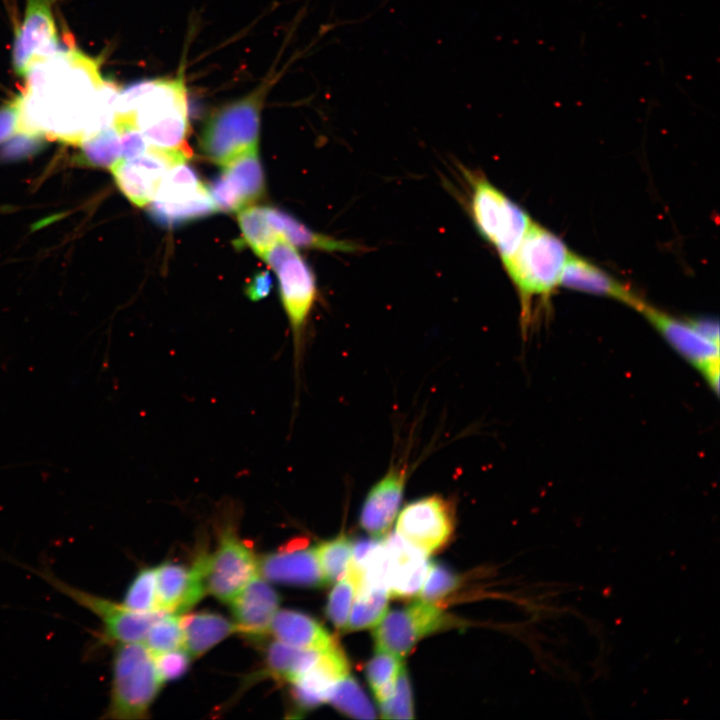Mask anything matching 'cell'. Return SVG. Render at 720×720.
Segmentation results:
<instances>
[{"label":"cell","mask_w":720,"mask_h":720,"mask_svg":"<svg viewBox=\"0 0 720 720\" xmlns=\"http://www.w3.org/2000/svg\"><path fill=\"white\" fill-rule=\"evenodd\" d=\"M321 653L320 650L297 648L275 640L265 650L264 675L290 683L312 667Z\"/></svg>","instance_id":"27"},{"label":"cell","mask_w":720,"mask_h":720,"mask_svg":"<svg viewBox=\"0 0 720 720\" xmlns=\"http://www.w3.org/2000/svg\"><path fill=\"white\" fill-rule=\"evenodd\" d=\"M455 528V509L440 495L407 504L397 517L395 533L427 556L442 549Z\"/></svg>","instance_id":"11"},{"label":"cell","mask_w":720,"mask_h":720,"mask_svg":"<svg viewBox=\"0 0 720 720\" xmlns=\"http://www.w3.org/2000/svg\"><path fill=\"white\" fill-rule=\"evenodd\" d=\"M361 580V573L351 564L344 578L336 582L328 596L325 613L338 629H345Z\"/></svg>","instance_id":"34"},{"label":"cell","mask_w":720,"mask_h":720,"mask_svg":"<svg viewBox=\"0 0 720 720\" xmlns=\"http://www.w3.org/2000/svg\"><path fill=\"white\" fill-rule=\"evenodd\" d=\"M349 671V662L335 642L322 651L312 667L290 682L297 708L307 711L327 702L332 687L339 679L348 675Z\"/></svg>","instance_id":"19"},{"label":"cell","mask_w":720,"mask_h":720,"mask_svg":"<svg viewBox=\"0 0 720 720\" xmlns=\"http://www.w3.org/2000/svg\"><path fill=\"white\" fill-rule=\"evenodd\" d=\"M181 615L164 612L152 623L143 641L152 654L183 648Z\"/></svg>","instance_id":"35"},{"label":"cell","mask_w":720,"mask_h":720,"mask_svg":"<svg viewBox=\"0 0 720 720\" xmlns=\"http://www.w3.org/2000/svg\"><path fill=\"white\" fill-rule=\"evenodd\" d=\"M162 681L153 655L143 642L117 644L105 719L135 720L147 717Z\"/></svg>","instance_id":"5"},{"label":"cell","mask_w":720,"mask_h":720,"mask_svg":"<svg viewBox=\"0 0 720 720\" xmlns=\"http://www.w3.org/2000/svg\"><path fill=\"white\" fill-rule=\"evenodd\" d=\"M79 145L76 161L80 165L111 169L122 158L119 134L113 124L85 138Z\"/></svg>","instance_id":"29"},{"label":"cell","mask_w":720,"mask_h":720,"mask_svg":"<svg viewBox=\"0 0 720 720\" xmlns=\"http://www.w3.org/2000/svg\"><path fill=\"white\" fill-rule=\"evenodd\" d=\"M24 77L18 132L80 144L112 124L120 89L102 77L96 59L64 47Z\"/></svg>","instance_id":"1"},{"label":"cell","mask_w":720,"mask_h":720,"mask_svg":"<svg viewBox=\"0 0 720 720\" xmlns=\"http://www.w3.org/2000/svg\"><path fill=\"white\" fill-rule=\"evenodd\" d=\"M258 573V560L230 524L220 533L217 547L205 562L206 591L228 603Z\"/></svg>","instance_id":"10"},{"label":"cell","mask_w":720,"mask_h":720,"mask_svg":"<svg viewBox=\"0 0 720 720\" xmlns=\"http://www.w3.org/2000/svg\"><path fill=\"white\" fill-rule=\"evenodd\" d=\"M688 321L702 335L714 342L719 343L718 321L711 318H695Z\"/></svg>","instance_id":"44"},{"label":"cell","mask_w":720,"mask_h":720,"mask_svg":"<svg viewBox=\"0 0 720 720\" xmlns=\"http://www.w3.org/2000/svg\"><path fill=\"white\" fill-rule=\"evenodd\" d=\"M217 210L239 212L254 205L265 193V177L258 148L222 166L208 187Z\"/></svg>","instance_id":"15"},{"label":"cell","mask_w":720,"mask_h":720,"mask_svg":"<svg viewBox=\"0 0 720 720\" xmlns=\"http://www.w3.org/2000/svg\"><path fill=\"white\" fill-rule=\"evenodd\" d=\"M327 702L339 712L356 719H374L375 709L358 682L349 674L332 687Z\"/></svg>","instance_id":"31"},{"label":"cell","mask_w":720,"mask_h":720,"mask_svg":"<svg viewBox=\"0 0 720 720\" xmlns=\"http://www.w3.org/2000/svg\"><path fill=\"white\" fill-rule=\"evenodd\" d=\"M206 556L200 552L190 567L168 561L156 568L159 610L181 615L204 597Z\"/></svg>","instance_id":"17"},{"label":"cell","mask_w":720,"mask_h":720,"mask_svg":"<svg viewBox=\"0 0 720 720\" xmlns=\"http://www.w3.org/2000/svg\"><path fill=\"white\" fill-rule=\"evenodd\" d=\"M45 139L41 134L17 132L0 148V162H13L25 159L45 146Z\"/></svg>","instance_id":"39"},{"label":"cell","mask_w":720,"mask_h":720,"mask_svg":"<svg viewBox=\"0 0 720 720\" xmlns=\"http://www.w3.org/2000/svg\"><path fill=\"white\" fill-rule=\"evenodd\" d=\"M444 624L442 610L435 603L423 600L387 611L374 626L376 651L402 658L419 640L439 630Z\"/></svg>","instance_id":"13"},{"label":"cell","mask_w":720,"mask_h":720,"mask_svg":"<svg viewBox=\"0 0 720 720\" xmlns=\"http://www.w3.org/2000/svg\"><path fill=\"white\" fill-rule=\"evenodd\" d=\"M261 258L278 278L280 299L292 332L295 369L298 373L306 327L317 298L315 275L295 247L283 237Z\"/></svg>","instance_id":"7"},{"label":"cell","mask_w":720,"mask_h":720,"mask_svg":"<svg viewBox=\"0 0 720 720\" xmlns=\"http://www.w3.org/2000/svg\"><path fill=\"white\" fill-rule=\"evenodd\" d=\"M389 598L387 588L360 580L344 630L375 626L387 612Z\"/></svg>","instance_id":"28"},{"label":"cell","mask_w":720,"mask_h":720,"mask_svg":"<svg viewBox=\"0 0 720 720\" xmlns=\"http://www.w3.org/2000/svg\"><path fill=\"white\" fill-rule=\"evenodd\" d=\"M152 655L157 673L162 682L175 680L184 675L192 659L191 655L184 648L154 653Z\"/></svg>","instance_id":"40"},{"label":"cell","mask_w":720,"mask_h":720,"mask_svg":"<svg viewBox=\"0 0 720 720\" xmlns=\"http://www.w3.org/2000/svg\"><path fill=\"white\" fill-rule=\"evenodd\" d=\"M376 652L366 666V677L377 702L380 703L393 693L403 665L401 658L396 655Z\"/></svg>","instance_id":"33"},{"label":"cell","mask_w":720,"mask_h":720,"mask_svg":"<svg viewBox=\"0 0 720 720\" xmlns=\"http://www.w3.org/2000/svg\"><path fill=\"white\" fill-rule=\"evenodd\" d=\"M378 704L381 717L384 719L414 718L412 691L404 666L397 677L393 693L386 700Z\"/></svg>","instance_id":"37"},{"label":"cell","mask_w":720,"mask_h":720,"mask_svg":"<svg viewBox=\"0 0 720 720\" xmlns=\"http://www.w3.org/2000/svg\"><path fill=\"white\" fill-rule=\"evenodd\" d=\"M469 211L479 234L497 251L502 263L516 251L533 223L530 216L486 177L465 172Z\"/></svg>","instance_id":"6"},{"label":"cell","mask_w":720,"mask_h":720,"mask_svg":"<svg viewBox=\"0 0 720 720\" xmlns=\"http://www.w3.org/2000/svg\"><path fill=\"white\" fill-rule=\"evenodd\" d=\"M272 288V277L268 270L261 271L254 275L248 282L245 292L252 301H259L267 297Z\"/></svg>","instance_id":"43"},{"label":"cell","mask_w":720,"mask_h":720,"mask_svg":"<svg viewBox=\"0 0 720 720\" xmlns=\"http://www.w3.org/2000/svg\"><path fill=\"white\" fill-rule=\"evenodd\" d=\"M238 224L243 240L260 258L276 241L282 238L269 223L266 207L251 205L240 210Z\"/></svg>","instance_id":"30"},{"label":"cell","mask_w":720,"mask_h":720,"mask_svg":"<svg viewBox=\"0 0 720 720\" xmlns=\"http://www.w3.org/2000/svg\"><path fill=\"white\" fill-rule=\"evenodd\" d=\"M30 570L55 590L94 614L101 623L98 639L104 644L143 642L152 623L164 613L160 610L148 613L136 612L127 608L123 603L68 584L58 578L48 567H30Z\"/></svg>","instance_id":"8"},{"label":"cell","mask_w":720,"mask_h":720,"mask_svg":"<svg viewBox=\"0 0 720 720\" xmlns=\"http://www.w3.org/2000/svg\"><path fill=\"white\" fill-rule=\"evenodd\" d=\"M279 603L276 590L257 573L229 602L237 631L252 638L265 636Z\"/></svg>","instance_id":"20"},{"label":"cell","mask_w":720,"mask_h":720,"mask_svg":"<svg viewBox=\"0 0 720 720\" xmlns=\"http://www.w3.org/2000/svg\"><path fill=\"white\" fill-rule=\"evenodd\" d=\"M559 285L576 291L609 297L637 311L645 303L631 288L588 260L572 253L564 265Z\"/></svg>","instance_id":"22"},{"label":"cell","mask_w":720,"mask_h":720,"mask_svg":"<svg viewBox=\"0 0 720 720\" xmlns=\"http://www.w3.org/2000/svg\"><path fill=\"white\" fill-rule=\"evenodd\" d=\"M570 253L558 236L533 222L513 255L503 262L520 298L523 331L530 323L534 299L545 301L559 286Z\"/></svg>","instance_id":"3"},{"label":"cell","mask_w":720,"mask_h":720,"mask_svg":"<svg viewBox=\"0 0 720 720\" xmlns=\"http://www.w3.org/2000/svg\"><path fill=\"white\" fill-rule=\"evenodd\" d=\"M21 94L14 96L0 107V143L18 132Z\"/></svg>","instance_id":"42"},{"label":"cell","mask_w":720,"mask_h":720,"mask_svg":"<svg viewBox=\"0 0 720 720\" xmlns=\"http://www.w3.org/2000/svg\"><path fill=\"white\" fill-rule=\"evenodd\" d=\"M122 603L136 612L159 611L156 595V568L146 567L137 572L125 592Z\"/></svg>","instance_id":"36"},{"label":"cell","mask_w":720,"mask_h":720,"mask_svg":"<svg viewBox=\"0 0 720 720\" xmlns=\"http://www.w3.org/2000/svg\"><path fill=\"white\" fill-rule=\"evenodd\" d=\"M113 122L134 125L156 147L191 150L186 142L188 97L182 73L138 81L119 90Z\"/></svg>","instance_id":"2"},{"label":"cell","mask_w":720,"mask_h":720,"mask_svg":"<svg viewBox=\"0 0 720 720\" xmlns=\"http://www.w3.org/2000/svg\"><path fill=\"white\" fill-rule=\"evenodd\" d=\"M353 544L345 535L324 541L315 547L325 584L336 583L346 576L351 565Z\"/></svg>","instance_id":"32"},{"label":"cell","mask_w":720,"mask_h":720,"mask_svg":"<svg viewBox=\"0 0 720 720\" xmlns=\"http://www.w3.org/2000/svg\"><path fill=\"white\" fill-rule=\"evenodd\" d=\"M121 144V159H131L145 153L151 144L148 143L142 133L131 124L114 123Z\"/></svg>","instance_id":"41"},{"label":"cell","mask_w":720,"mask_h":720,"mask_svg":"<svg viewBox=\"0 0 720 720\" xmlns=\"http://www.w3.org/2000/svg\"><path fill=\"white\" fill-rule=\"evenodd\" d=\"M187 162L177 163L166 172L148 204L149 216L161 226L175 228L217 211L208 187Z\"/></svg>","instance_id":"9"},{"label":"cell","mask_w":720,"mask_h":720,"mask_svg":"<svg viewBox=\"0 0 720 720\" xmlns=\"http://www.w3.org/2000/svg\"><path fill=\"white\" fill-rule=\"evenodd\" d=\"M258 573L268 582L302 587L325 585L315 547H287L266 554L258 560Z\"/></svg>","instance_id":"21"},{"label":"cell","mask_w":720,"mask_h":720,"mask_svg":"<svg viewBox=\"0 0 720 720\" xmlns=\"http://www.w3.org/2000/svg\"><path fill=\"white\" fill-rule=\"evenodd\" d=\"M191 156V150L150 145L145 153L131 159H120L110 170L125 197L134 205L144 207L154 199L166 172L173 165L188 161Z\"/></svg>","instance_id":"14"},{"label":"cell","mask_w":720,"mask_h":720,"mask_svg":"<svg viewBox=\"0 0 720 720\" xmlns=\"http://www.w3.org/2000/svg\"><path fill=\"white\" fill-rule=\"evenodd\" d=\"M275 80L274 74H270L248 94L210 114L199 140L201 152L209 161L223 166L258 148L264 101Z\"/></svg>","instance_id":"4"},{"label":"cell","mask_w":720,"mask_h":720,"mask_svg":"<svg viewBox=\"0 0 720 720\" xmlns=\"http://www.w3.org/2000/svg\"><path fill=\"white\" fill-rule=\"evenodd\" d=\"M269 632L276 640L297 648L323 651L335 643L316 619L296 610L278 609Z\"/></svg>","instance_id":"25"},{"label":"cell","mask_w":720,"mask_h":720,"mask_svg":"<svg viewBox=\"0 0 720 720\" xmlns=\"http://www.w3.org/2000/svg\"><path fill=\"white\" fill-rule=\"evenodd\" d=\"M670 344V346L696 368L714 393L719 391V343L697 331L688 320H680L646 302L638 311Z\"/></svg>","instance_id":"12"},{"label":"cell","mask_w":720,"mask_h":720,"mask_svg":"<svg viewBox=\"0 0 720 720\" xmlns=\"http://www.w3.org/2000/svg\"><path fill=\"white\" fill-rule=\"evenodd\" d=\"M53 1L26 0L24 18L16 29L12 51V64L18 75L25 76L34 62L64 48L57 37Z\"/></svg>","instance_id":"16"},{"label":"cell","mask_w":720,"mask_h":720,"mask_svg":"<svg viewBox=\"0 0 720 720\" xmlns=\"http://www.w3.org/2000/svg\"><path fill=\"white\" fill-rule=\"evenodd\" d=\"M410 472L404 460L392 463L370 488L360 511V525L374 538L385 537L397 517Z\"/></svg>","instance_id":"18"},{"label":"cell","mask_w":720,"mask_h":720,"mask_svg":"<svg viewBox=\"0 0 720 720\" xmlns=\"http://www.w3.org/2000/svg\"><path fill=\"white\" fill-rule=\"evenodd\" d=\"M387 586L390 597L408 598L419 593L428 569V556L396 533L387 534Z\"/></svg>","instance_id":"23"},{"label":"cell","mask_w":720,"mask_h":720,"mask_svg":"<svg viewBox=\"0 0 720 720\" xmlns=\"http://www.w3.org/2000/svg\"><path fill=\"white\" fill-rule=\"evenodd\" d=\"M458 577L440 563H429L426 576L419 591L420 600L435 603L454 591Z\"/></svg>","instance_id":"38"},{"label":"cell","mask_w":720,"mask_h":720,"mask_svg":"<svg viewBox=\"0 0 720 720\" xmlns=\"http://www.w3.org/2000/svg\"><path fill=\"white\" fill-rule=\"evenodd\" d=\"M183 648L191 657H199L229 635L238 632L233 621L212 612L181 615Z\"/></svg>","instance_id":"26"},{"label":"cell","mask_w":720,"mask_h":720,"mask_svg":"<svg viewBox=\"0 0 720 720\" xmlns=\"http://www.w3.org/2000/svg\"><path fill=\"white\" fill-rule=\"evenodd\" d=\"M266 215L274 230L294 247L342 253H359L367 250L365 246L355 241L337 239L313 231L283 210L266 207Z\"/></svg>","instance_id":"24"}]
</instances>
